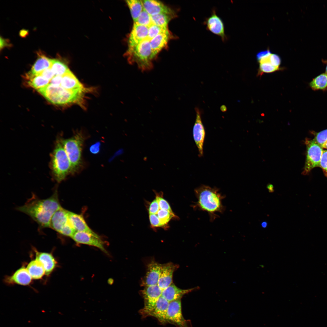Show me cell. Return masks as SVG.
<instances>
[{
	"label": "cell",
	"mask_w": 327,
	"mask_h": 327,
	"mask_svg": "<svg viewBox=\"0 0 327 327\" xmlns=\"http://www.w3.org/2000/svg\"><path fill=\"white\" fill-rule=\"evenodd\" d=\"M62 207L55 190L45 199H40L34 194L24 204L16 210L30 217L41 228H50V222L54 213Z\"/></svg>",
	"instance_id": "1"
},
{
	"label": "cell",
	"mask_w": 327,
	"mask_h": 327,
	"mask_svg": "<svg viewBox=\"0 0 327 327\" xmlns=\"http://www.w3.org/2000/svg\"><path fill=\"white\" fill-rule=\"evenodd\" d=\"M197 201L192 206L193 209L207 212L211 221L218 217V213H223L225 207L222 203L225 196L220 193L218 188L202 185L194 190Z\"/></svg>",
	"instance_id": "2"
},
{
	"label": "cell",
	"mask_w": 327,
	"mask_h": 327,
	"mask_svg": "<svg viewBox=\"0 0 327 327\" xmlns=\"http://www.w3.org/2000/svg\"><path fill=\"white\" fill-rule=\"evenodd\" d=\"M38 91L54 104L63 105L75 103L84 107L82 101L85 91L68 90L60 85L55 86L50 84Z\"/></svg>",
	"instance_id": "3"
},
{
	"label": "cell",
	"mask_w": 327,
	"mask_h": 327,
	"mask_svg": "<svg viewBox=\"0 0 327 327\" xmlns=\"http://www.w3.org/2000/svg\"><path fill=\"white\" fill-rule=\"evenodd\" d=\"M125 54L129 63L136 64L142 71L153 68L152 60L154 57L148 38L134 46L128 47Z\"/></svg>",
	"instance_id": "4"
},
{
	"label": "cell",
	"mask_w": 327,
	"mask_h": 327,
	"mask_svg": "<svg viewBox=\"0 0 327 327\" xmlns=\"http://www.w3.org/2000/svg\"><path fill=\"white\" fill-rule=\"evenodd\" d=\"M51 167L54 179L58 183L71 173V164L61 140H57L51 154Z\"/></svg>",
	"instance_id": "5"
},
{
	"label": "cell",
	"mask_w": 327,
	"mask_h": 327,
	"mask_svg": "<svg viewBox=\"0 0 327 327\" xmlns=\"http://www.w3.org/2000/svg\"><path fill=\"white\" fill-rule=\"evenodd\" d=\"M61 140L71 163V173H74L81 165L84 138L81 133H78L71 138Z\"/></svg>",
	"instance_id": "6"
},
{
	"label": "cell",
	"mask_w": 327,
	"mask_h": 327,
	"mask_svg": "<svg viewBox=\"0 0 327 327\" xmlns=\"http://www.w3.org/2000/svg\"><path fill=\"white\" fill-rule=\"evenodd\" d=\"M305 144L306 146V158L303 174L308 173L313 168L320 167V162L322 154V148L314 140L307 139Z\"/></svg>",
	"instance_id": "7"
},
{
	"label": "cell",
	"mask_w": 327,
	"mask_h": 327,
	"mask_svg": "<svg viewBox=\"0 0 327 327\" xmlns=\"http://www.w3.org/2000/svg\"><path fill=\"white\" fill-rule=\"evenodd\" d=\"M68 211L62 207L57 211L51 220L50 228L61 234L71 237L75 231L68 221Z\"/></svg>",
	"instance_id": "8"
},
{
	"label": "cell",
	"mask_w": 327,
	"mask_h": 327,
	"mask_svg": "<svg viewBox=\"0 0 327 327\" xmlns=\"http://www.w3.org/2000/svg\"><path fill=\"white\" fill-rule=\"evenodd\" d=\"M167 323L177 327H192L190 320L185 319L182 312L181 299L169 302L166 318Z\"/></svg>",
	"instance_id": "9"
},
{
	"label": "cell",
	"mask_w": 327,
	"mask_h": 327,
	"mask_svg": "<svg viewBox=\"0 0 327 327\" xmlns=\"http://www.w3.org/2000/svg\"><path fill=\"white\" fill-rule=\"evenodd\" d=\"M203 24L206 26L207 30L220 37L223 42H225L228 40V38L225 33L224 22L217 14L215 8L212 9L211 15L205 18Z\"/></svg>",
	"instance_id": "10"
},
{
	"label": "cell",
	"mask_w": 327,
	"mask_h": 327,
	"mask_svg": "<svg viewBox=\"0 0 327 327\" xmlns=\"http://www.w3.org/2000/svg\"><path fill=\"white\" fill-rule=\"evenodd\" d=\"M169 302L162 296L157 300L155 306L151 309L146 311H139L143 318L152 316L156 318L163 324L167 323L166 318Z\"/></svg>",
	"instance_id": "11"
},
{
	"label": "cell",
	"mask_w": 327,
	"mask_h": 327,
	"mask_svg": "<svg viewBox=\"0 0 327 327\" xmlns=\"http://www.w3.org/2000/svg\"><path fill=\"white\" fill-rule=\"evenodd\" d=\"M195 109L196 116L193 128V134L195 144L198 150L199 156L201 157L203 155V146L206 133L202 121L201 111L197 107Z\"/></svg>",
	"instance_id": "12"
},
{
	"label": "cell",
	"mask_w": 327,
	"mask_h": 327,
	"mask_svg": "<svg viewBox=\"0 0 327 327\" xmlns=\"http://www.w3.org/2000/svg\"><path fill=\"white\" fill-rule=\"evenodd\" d=\"M162 290L158 285L145 286L142 291L144 306L140 310L144 311L152 309L158 299L162 296Z\"/></svg>",
	"instance_id": "13"
},
{
	"label": "cell",
	"mask_w": 327,
	"mask_h": 327,
	"mask_svg": "<svg viewBox=\"0 0 327 327\" xmlns=\"http://www.w3.org/2000/svg\"><path fill=\"white\" fill-rule=\"evenodd\" d=\"M77 243L97 247L104 253L107 252L104 248V242L98 235L76 231L71 238Z\"/></svg>",
	"instance_id": "14"
},
{
	"label": "cell",
	"mask_w": 327,
	"mask_h": 327,
	"mask_svg": "<svg viewBox=\"0 0 327 327\" xmlns=\"http://www.w3.org/2000/svg\"><path fill=\"white\" fill-rule=\"evenodd\" d=\"M144 9L151 16L160 14L177 15L174 11L159 1L142 0Z\"/></svg>",
	"instance_id": "15"
},
{
	"label": "cell",
	"mask_w": 327,
	"mask_h": 327,
	"mask_svg": "<svg viewBox=\"0 0 327 327\" xmlns=\"http://www.w3.org/2000/svg\"><path fill=\"white\" fill-rule=\"evenodd\" d=\"M162 266V264L153 261L148 264L143 282L145 286L158 285Z\"/></svg>",
	"instance_id": "16"
},
{
	"label": "cell",
	"mask_w": 327,
	"mask_h": 327,
	"mask_svg": "<svg viewBox=\"0 0 327 327\" xmlns=\"http://www.w3.org/2000/svg\"><path fill=\"white\" fill-rule=\"evenodd\" d=\"M32 278L26 268L23 266L16 271L12 275L5 278V282L9 284H17L22 286L29 285Z\"/></svg>",
	"instance_id": "17"
},
{
	"label": "cell",
	"mask_w": 327,
	"mask_h": 327,
	"mask_svg": "<svg viewBox=\"0 0 327 327\" xmlns=\"http://www.w3.org/2000/svg\"><path fill=\"white\" fill-rule=\"evenodd\" d=\"M148 27L134 23L128 39V47L134 46L147 38Z\"/></svg>",
	"instance_id": "18"
},
{
	"label": "cell",
	"mask_w": 327,
	"mask_h": 327,
	"mask_svg": "<svg viewBox=\"0 0 327 327\" xmlns=\"http://www.w3.org/2000/svg\"><path fill=\"white\" fill-rule=\"evenodd\" d=\"M178 267L171 262L162 264L158 285L162 290L173 283V273Z\"/></svg>",
	"instance_id": "19"
},
{
	"label": "cell",
	"mask_w": 327,
	"mask_h": 327,
	"mask_svg": "<svg viewBox=\"0 0 327 327\" xmlns=\"http://www.w3.org/2000/svg\"><path fill=\"white\" fill-rule=\"evenodd\" d=\"M35 259L43 265L45 272V275H50L56 268L57 262L51 253L40 252L35 250Z\"/></svg>",
	"instance_id": "20"
},
{
	"label": "cell",
	"mask_w": 327,
	"mask_h": 327,
	"mask_svg": "<svg viewBox=\"0 0 327 327\" xmlns=\"http://www.w3.org/2000/svg\"><path fill=\"white\" fill-rule=\"evenodd\" d=\"M198 288V287H195L187 289H182L177 287L172 283L168 286L163 290L162 296L170 302L181 299L185 294Z\"/></svg>",
	"instance_id": "21"
},
{
	"label": "cell",
	"mask_w": 327,
	"mask_h": 327,
	"mask_svg": "<svg viewBox=\"0 0 327 327\" xmlns=\"http://www.w3.org/2000/svg\"><path fill=\"white\" fill-rule=\"evenodd\" d=\"M68 218L70 225L76 231L97 235L88 226L82 215L68 211Z\"/></svg>",
	"instance_id": "22"
},
{
	"label": "cell",
	"mask_w": 327,
	"mask_h": 327,
	"mask_svg": "<svg viewBox=\"0 0 327 327\" xmlns=\"http://www.w3.org/2000/svg\"><path fill=\"white\" fill-rule=\"evenodd\" d=\"M60 86L70 90L85 91L86 90L69 69L62 76Z\"/></svg>",
	"instance_id": "23"
},
{
	"label": "cell",
	"mask_w": 327,
	"mask_h": 327,
	"mask_svg": "<svg viewBox=\"0 0 327 327\" xmlns=\"http://www.w3.org/2000/svg\"><path fill=\"white\" fill-rule=\"evenodd\" d=\"M170 34L168 29L160 34L150 40V44L153 56L156 55L167 45L170 38Z\"/></svg>",
	"instance_id": "24"
},
{
	"label": "cell",
	"mask_w": 327,
	"mask_h": 327,
	"mask_svg": "<svg viewBox=\"0 0 327 327\" xmlns=\"http://www.w3.org/2000/svg\"><path fill=\"white\" fill-rule=\"evenodd\" d=\"M25 79L28 85L37 91L45 87L50 82L41 75L33 74L30 71L25 75Z\"/></svg>",
	"instance_id": "25"
},
{
	"label": "cell",
	"mask_w": 327,
	"mask_h": 327,
	"mask_svg": "<svg viewBox=\"0 0 327 327\" xmlns=\"http://www.w3.org/2000/svg\"><path fill=\"white\" fill-rule=\"evenodd\" d=\"M26 268L32 279H41L45 274V270L43 265L35 259L30 261Z\"/></svg>",
	"instance_id": "26"
},
{
	"label": "cell",
	"mask_w": 327,
	"mask_h": 327,
	"mask_svg": "<svg viewBox=\"0 0 327 327\" xmlns=\"http://www.w3.org/2000/svg\"><path fill=\"white\" fill-rule=\"evenodd\" d=\"M51 64V59L43 55H40L32 66L30 71L34 74H40L45 69L50 68Z\"/></svg>",
	"instance_id": "27"
},
{
	"label": "cell",
	"mask_w": 327,
	"mask_h": 327,
	"mask_svg": "<svg viewBox=\"0 0 327 327\" xmlns=\"http://www.w3.org/2000/svg\"><path fill=\"white\" fill-rule=\"evenodd\" d=\"M309 85L314 91L327 90V74H321L314 78L309 83Z\"/></svg>",
	"instance_id": "28"
},
{
	"label": "cell",
	"mask_w": 327,
	"mask_h": 327,
	"mask_svg": "<svg viewBox=\"0 0 327 327\" xmlns=\"http://www.w3.org/2000/svg\"><path fill=\"white\" fill-rule=\"evenodd\" d=\"M126 2L130 9L132 17L134 23L144 10L142 0H126Z\"/></svg>",
	"instance_id": "29"
},
{
	"label": "cell",
	"mask_w": 327,
	"mask_h": 327,
	"mask_svg": "<svg viewBox=\"0 0 327 327\" xmlns=\"http://www.w3.org/2000/svg\"><path fill=\"white\" fill-rule=\"evenodd\" d=\"M177 16V15L165 13H161L152 16H151L152 24L160 26L167 27L168 24L170 21Z\"/></svg>",
	"instance_id": "30"
},
{
	"label": "cell",
	"mask_w": 327,
	"mask_h": 327,
	"mask_svg": "<svg viewBox=\"0 0 327 327\" xmlns=\"http://www.w3.org/2000/svg\"><path fill=\"white\" fill-rule=\"evenodd\" d=\"M55 76H62L69 70L66 64L61 61L56 59H52L50 67Z\"/></svg>",
	"instance_id": "31"
},
{
	"label": "cell",
	"mask_w": 327,
	"mask_h": 327,
	"mask_svg": "<svg viewBox=\"0 0 327 327\" xmlns=\"http://www.w3.org/2000/svg\"><path fill=\"white\" fill-rule=\"evenodd\" d=\"M156 214L160 220L162 227L165 228L167 227V224L172 218H177V216L173 212L167 210L160 209Z\"/></svg>",
	"instance_id": "32"
},
{
	"label": "cell",
	"mask_w": 327,
	"mask_h": 327,
	"mask_svg": "<svg viewBox=\"0 0 327 327\" xmlns=\"http://www.w3.org/2000/svg\"><path fill=\"white\" fill-rule=\"evenodd\" d=\"M168 30V27L160 26L152 24L148 27L147 38L150 40L158 35Z\"/></svg>",
	"instance_id": "33"
},
{
	"label": "cell",
	"mask_w": 327,
	"mask_h": 327,
	"mask_svg": "<svg viewBox=\"0 0 327 327\" xmlns=\"http://www.w3.org/2000/svg\"><path fill=\"white\" fill-rule=\"evenodd\" d=\"M134 23L149 27L152 24L151 16L144 9L136 21Z\"/></svg>",
	"instance_id": "34"
},
{
	"label": "cell",
	"mask_w": 327,
	"mask_h": 327,
	"mask_svg": "<svg viewBox=\"0 0 327 327\" xmlns=\"http://www.w3.org/2000/svg\"><path fill=\"white\" fill-rule=\"evenodd\" d=\"M281 70V68L275 67L269 62L259 63V72L262 74L263 73H270Z\"/></svg>",
	"instance_id": "35"
},
{
	"label": "cell",
	"mask_w": 327,
	"mask_h": 327,
	"mask_svg": "<svg viewBox=\"0 0 327 327\" xmlns=\"http://www.w3.org/2000/svg\"><path fill=\"white\" fill-rule=\"evenodd\" d=\"M156 199L158 203L160 209L173 212L168 202L163 198V193H156Z\"/></svg>",
	"instance_id": "36"
},
{
	"label": "cell",
	"mask_w": 327,
	"mask_h": 327,
	"mask_svg": "<svg viewBox=\"0 0 327 327\" xmlns=\"http://www.w3.org/2000/svg\"><path fill=\"white\" fill-rule=\"evenodd\" d=\"M313 133L315 136L313 139L321 147L327 140V129L319 132H314Z\"/></svg>",
	"instance_id": "37"
},
{
	"label": "cell",
	"mask_w": 327,
	"mask_h": 327,
	"mask_svg": "<svg viewBox=\"0 0 327 327\" xmlns=\"http://www.w3.org/2000/svg\"><path fill=\"white\" fill-rule=\"evenodd\" d=\"M149 219L151 226L153 228L162 227L160 220L157 215L149 214Z\"/></svg>",
	"instance_id": "38"
},
{
	"label": "cell",
	"mask_w": 327,
	"mask_h": 327,
	"mask_svg": "<svg viewBox=\"0 0 327 327\" xmlns=\"http://www.w3.org/2000/svg\"><path fill=\"white\" fill-rule=\"evenodd\" d=\"M269 61L272 65L279 68L281 63V59L277 54H271L269 56Z\"/></svg>",
	"instance_id": "39"
},
{
	"label": "cell",
	"mask_w": 327,
	"mask_h": 327,
	"mask_svg": "<svg viewBox=\"0 0 327 327\" xmlns=\"http://www.w3.org/2000/svg\"><path fill=\"white\" fill-rule=\"evenodd\" d=\"M157 199L155 198L150 204L148 210L149 214H157L160 210Z\"/></svg>",
	"instance_id": "40"
},
{
	"label": "cell",
	"mask_w": 327,
	"mask_h": 327,
	"mask_svg": "<svg viewBox=\"0 0 327 327\" xmlns=\"http://www.w3.org/2000/svg\"><path fill=\"white\" fill-rule=\"evenodd\" d=\"M320 167L324 171L327 175V150H323L320 162Z\"/></svg>",
	"instance_id": "41"
},
{
	"label": "cell",
	"mask_w": 327,
	"mask_h": 327,
	"mask_svg": "<svg viewBox=\"0 0 327 327\" xmlns=\"http://www.w3.org/2000/svg\"><path fill=\"white\" fill-rule=\"evenodd\" d=\"M40 74L45 78L50 81L55 76L51 68L45 69Z\"/></svg>",
	"instance_id": "42"
},
{
	"label": "cell",
	"mask_w": 327,
	"mask_h": 327,
	"mask_svg": "<svg viewBox=\"0 0 327 327\" xmlns=\"http://www.w3.org/2000/svg\"><path fill=\"white\" fill-rule=\"evenodd\" d=\"M271 54V52L269 49L259 51L257 54V59L259 61L261 59L269 56Z\"/></svg>",
	"instance_id": "43"
},
{
	"label": "cell",
	"mask_w": 327,
	"mask_h": 327,
	"mask_svg": "<svg viewBox=\"0 0 327 327\" xmlns=\"http://www.w3.org/2000/svg\"><path fill=\"white\" fill-rule=\"evenodd\" d=\"M61 80L62 76H54L50 81L49 84L55 86H60L61 84Z\"/></svg>",
	"instance_id": "44"
},
{
	"label": "cell",
	"mask_w": 327,
	"mask_h": 327,
	"mask_svg": "<svg viewBox=\"0 0 327 327\" xmlns=\"http://www.w3.org/2000/svg\"><path fill=\"white\" fill-rule=\"evenodd\" d=\"M100 143H97L92 145L90 148V151L94 154L98 153L100 150Z\"/></svg>",
	"instance_id": "45"
},
{
	"label": "cell",
	"mask_w": 327,
	"mask_h": 327,
	"mask_svg": "<svg viewBox=\"0 0 327 327\" xmlns=\"http://www.w3.org/2000/svg\"><path fill=\"white\" fill-rule=\"evenodd\" d=\"M0 49H1L4 47L10 46L9 43L7 40L1 37L0 38Z\"/></svg>",
	"instance_id": "46"
},
{
	"label": "cell",
	"mask_w": 327,
	"mask_h": 327,
	"mask_svg": "<svg viewBox=\"0 0 327 327\" xmlns=\"http://www.w3.org/2000/svg\"><path fill=\"white\" fill-rule=\"evenodd\" d=\"M266 187L268 190L269 192L272 193L274 191V187L272 184L270 183H268Z\"/></svg>",
	"instance_id": "47"
},
{
	"label": "cell",
	"mask_w": 327,
	"mask_h": 327,
	"mask_svg": "<svg viewBox=\"0 0 327 327\" xmlns=\"http://www.w3.org/2000/svg\"><path fill=\"white\" fill-rule=\"evenodd\" d=\"M28 31L25 29L21 30L20 32V35L22 37H24L26 36L28 34Z\"/></svg>",
	"instance_id": "48"
},
{
	"label": "cell",
	"mask_w": 327,
	"mask_h": 327,
	"mask_svg": "<svg viewBox=\"0 0 327 327\" xmlns=\"http://www.w3.org/2000/svg\"><path fill=\"white\" fill-rule=\"evenodd\" d=\"M261 225L262 228H266L268 225L266 221H263L261 223Z\"/></svg>",
	"instance_id": "49"
},
{
	"label": "cell",
	"mask_w": 327,
	"mask_h": 327,
	"mask_svg": "<svg viewBox=\"0 0 327 327\" xmlns=\"http://www.w3.org/2000/svg\"><path fill=\"white\" fill-rule=\"evenodd\" d=\"M220 109L223 112H225L227 110L226 107L224 105H223L220 107Z\"/></svg>",
	"instance_id": "50"
},
{
	"label": "cell",
	"mask_w": 327,
	"mask_h": 327,
	"mask_svg": "<svg viewBox=\"0 0 327 327\" xmlns=\"http://www.w3.org/2000/svg\"><path fill=\"white\" fill-rule=\"evenodd\" d=\"M322 148L327 149V140H326L321 146Z\"/></svg>",
	"instance_id": "51"
},
{
	"label": "cell",
	"mask_w": 327,
	"mask_h": 327,
	"mask_svg": "<svg viewBox=\"0 0 327 327\" xmlns=\"http://www.w3.org/2000/svg\"><path fill=\"white\" fill-rule=\"evenodd\" d=\"M326 65L325 68V73L327 74V62H326Z\"/></svg>",
	"instance_id": "52"
}]
</instances>
